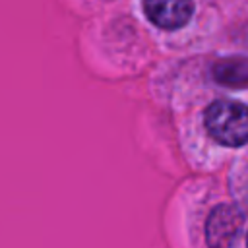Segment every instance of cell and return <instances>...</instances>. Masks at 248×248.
<instances>
[{
	"instance_id": "obj_2",
	"label": "cell",
	"mask_w": 248,
	"mask_h": 248,
	"mask_svg": "<svg viewBox=\"0 0 248 248\" xmlns=\"http://www.w3.org/2000/svg\"><path fill=\"white\" fill-rule=\"evenodd\" d=\"M244 213L234 203L215 205L205 219V244L207 248H234L242 231Z\"/></svg>"
},
{
	"instance_id": "obj_4",
	"label": "cell",
	"mask_w": 248,
	"mask_h": 248,
	"mask_svg": "<svg viewBox=\"0 0 248 248\" xmlns=\"http://www.w3.org/2000/svg\"><path fill=\"white\" fill-rule=\"evenodd\" d=\"M211 78L223 87H248V56H227L215 60L211 66Z\"/></svg>"
},
{
	"instance_id": "obj_5",
	"label": "cell",
	"mask_w": 248,
	"mask_h": 248,
	"mask_svg": "<svg viewBox=\"0 0 248 248\" xmlns=\"http://www.w3.org/2000/svg\"><path fill=\"white\" fill-rule=\"evenodd\" d=\"M246 246H248V236H246Z\"/></svg>"
},
{
	"instance_id": "obj_3",
	"label": "cell",
	"mask_w": 248,
	"mask_h": 248,
	"mask_svg": "<svg viewBox=\"0 0 248 248\" xmlns=\"http://www.w3.org/2000/svg\"><path fill=\"white\" fill-rule=\"evenodd\" d=\"M145 17L159 29L178 31L194 16V0H141Z\"/></svg>"
},
{
	"instance_id": "obj_1",
	"label": "cell",
	"mask_w": 248,
	"mask_h": 248,
	"mask_svg": "<svg viewBox=\"0 0 248 248\" xmlns=\"http://www.w3.org/2000/svg\"><path fill=\"white\" fill-rule=\"evenodd\" d=\"M207 134L225 147L248 143V105L234 99H217L203 112Z\"/></svg>"
}]
</instances>
